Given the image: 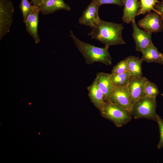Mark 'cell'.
<instances>
[{
    "label": "cell",
    "mask_w": 163,
    "mask_h": 163,
    "mask_svg": "<svg viewBox=\"0 0 163 163\" xmlns=\"http://www.w3.org/2000/svg\"><path fill=\"white\" fill-rule=\"evenodd\" d=\"M110 75L111 74L99 72L96 77L99 86L104 94L105 101L110 100L114 87L110 80Z\"/></svg>",
    "instance_id": "obj_15"
},
{
    "label": "cell",
    "mask_w": 163,
    "mask_h": 163,
    "mask_svg": "<svg viewBox=\"0 0 163 163\" xmlns=\"http://www.w3.org/2000/svg\"><path fill=\"white\" fill-rule=\"evenodd\" d=\"M122 24L109 22L101 19L98 23L91 28L88 34L92 39H96L109 47L112 45L126 44L122 37Z\"/></svg>",
    "instance_id": "obj_1"
},
{
    "label": "cell",
    "mask_w": 163,
    "mask_h": 163,
    "mask_svg": "<svg viewBox=\"0 0 163 163\" xmlns=\"http://www.w3.org/2000/svg\"><path fill=\"white\" fill-rule=\"evenodd\" d=\"M109 101L131 112L133 105L127 86H114Z\"/></svg>",
    "instance_id": "obj_9"
},
{
    "label": "cell",
    "mask_w": 163,
    "mask_h": 163,
    "mask_svg": "<svg viewBox=\"0 0 163 163\" xmlns=\"http://www.w3.org/2000/svg\"><path fill=\"white\" fill-rule=\"evenodd\" d=\"M156 121L158 124L160 134L159 141L157 148L160 149L163 148V120L157 114Z\"/></svg>",
    "instance_id": "obj_23"
},
{
    "label": "cell",
    "mask_w": 163,
    "mask_h": 163,
    "mask_svg": "<svg viewBox=\"0 0 163 163\" xmlns=\"http://www.w3.org/2000/svg\"><path fill=\"white\" fill-rule=\"evenodd\" d=\"M148 80L146 78L142 76H130L127 87L133 105L138 100L145 97L144 88L145 85Z\"/></svg>",
    "instance_id": "obj_7"
},
{
    "label": "cell",
    "mask_w": 163,
    "mask_h": 163,
    "mask_svg": "<svg viewBox=\"0 0 163 163\" xmlns=\"http://www.w3.org/2000/svg\"><path fill=\"white\" fill-rule=\"evenodd\" d=\"M100 6L103 4H112L122 6L123 5L122 0H95Z\"/></svg>",
    "instance_id": "obj_24"
},
{
    "label": "cell",
    "mask_w": 163,
    "mask_h": 163,
    "mask_svg": "<svg viewBox=\"0 0 163 163\" xmlns=\"http://www.w3.org/2000/svg\"><path fill=\"white\" fill-rule=\"evenodd\" d=\"M130 75L128 72L116 75L111 74L110 80L114 86H127Z\"/></svg>",
    "instance_id": "obj_19"
},
{
    "label": "cell",
    "mask_w": 163,
    "mask_h": 163,
    "mask_svg": "<svg viewBox=\"0 0 163 163\" xmlns=\"http://www.w3.org/2000/svg\"><path fill=\"white\" fill-rule=\"evenodd\" d=\"M31 2H29L28 0H21L19 8L22 13L24 22L27 18L32 11L34 6L32 5Z\"/></svg>",
    "instance_id": "obj_20"
},
{
    "label": "cell",
    "mask_w": 163,
    "mask_h": 163,
    "mask_svg": "<svg viewBox=\"0 0 163 163\" xmlns=\"http://www.w3.org/2000/svg\"><path fill=\"white\" fill-rule=\"evenodd\" d=\"M37 6L43 15L51 14L61 10L67 11L71 10L70 7L63 0H44Z\"/></svg>",
    "instance_id": "obj_11"
},
{
    "label": "cell",
    "mask_w": 163,
    "mask_h": 163,
    "mask_svg": "<svg viewBox=\"0 0 163 163\" xmlns=\"http://www.w3.org/2000/svg\"><path fill=\"white\" fill-rule=\"evenodd\" d=\"M40 12L37 7L34 6L32 11L24 22L27 31L33 38L36 43H38L40 40L38 32V16Z\"/></svg>",
    "instance_id": "obj_12"
},
{
    "label": "cell",
    "mask_w": 163,
    "mask_h": 163,
    "mask_svg": "<svg viewBox=\"0 0 163 163\" xmlns=\"http://www.w3.org/2000/svg\"><path fill=\"white\" fill-rule=\"evenodd\" d=\"M160 15L155 12H148L137 23L138 26L144 30L152 33L162 31L163 21Z\"/></svg>",
    "instance_id": "obj_6"
},
{
    "label": "cell",
    "mask_w": 163,
    "mask_h": 163,
    "mask_svg": "<svg viewBox=\"0 0 163 163\" xmlns=\"http://www.w3.org/2000/svg\"><path fill=\"white\" fill-rule=\"evenodd\" d=\"M14 8L9 0H0V40L8 33L13 22Z\"/></svg>",
    "instance_id": "obj_5"
},
{
    "label": "cell",
    "mask_w": 163,
    "mask_h": 163,
    "mask_svg": "<svg viewBox=\"0 0 163 163\" xmlns=\"http://www.w3.org/2000/svg\"><path fill=\"white\" fill-rule=\"evenodd\" d=\"M133 30V38L135 43V50L142 52L145 48L152 44V33L143 30L139 28L136 22L131 23Z\"/></svg>",
    "instance_id": "obj_10"
},
{
    "label": "cell",
    "mask_w": 163,
    "mask_h": 163,
    "mask_svg": "<svg viewBox=\"0 0 163 163\" xmlns=\"http://www.w3.org/2000/svg\"><path fill=\"white\" fill-rule=\"evenodd\" d=\"M100 6L95 0H92L83 11L82 15L78 19L79 23L91 28L96 25L101 20L98 14Z\"/></svg>",
    "instance_id": "obj_8"
},
{
    "label": "cell",
    "mask_w": 163,
    "mask_h": 163,
    "mask_svg": "<svg viewBox=\"0 0 163 163\" xmlns=\"http://www.w3.org/2000/svg\"><path fill=\"white\" fill-rule=\"evenodd\" d=\"M31 3L35 6H37L42 3L44 0H31Z\"/></svg>",
    "instance_id": "obj_26"
},
{
    "label": "cell",
    "mask_w": 163,
    "mask_h": 163,
    "mask_svg": "<svg viewBox=\"0 0 163 163\" xmlns=\"http://www.w3.org/2000/svg\"><path fill=\"white\" fill-rule=\"evenodd\" d=\"M141 59L147 62H156L162 64L163 54L160 53L153 44L148 46L141 52Z\"/></svg>",
    "instance_id": "obj_16"
},
{
    "label": "cell",
    "mask_w": 163,
    "mask_h": 163,
    "mask_svg": "<svg viewBox=\"0 0 163 163\" xmlns=\"http://www.w3.org/2000/svg\"><path fill=\"white\" fill-rule=\"evenodd\" d=\"M124 6L122 20L127 24L135 22V18L140 6L138 0H122Z\"/></svg>",
    "instance_id": "obj_13"
},
{
    "label": "cell",
    "mask_w": 163,
    "mask_h": 163,
    "mask_svg": "<svg viewBox=\"0 0 163 163\" xmlns=\"http://www.w3.org/2000/svg\"><path fill=\"white\" fill-rule=\"evenodd\" d=\"M157 0H140V6L137 13V16L140 14H145L146 12H149L153 10L160 15L154 7L159 2Z\"/></svg>",
    "instance_id": "obj_18"
},
{
    "label": "cell",
    "mask_w": 163,
    "mask_h": 163,
    "mask_svg": "<svg viewBox=\"0 0 163 163\" xmlns=\"http://www.w3.org/2000/svg\"><path fill=\"white\" fill-rule=\"evenodd\" d=\"M70 36L80 52L84 56L86 63L91 65L99 62L106 66L112 64V59L108 50V47H99L80 40L70 30Z\"/></svg>",
    "instance_id": "obj_2"
},
{
    "label": "cell",
    "mask_w": 163,
    "mask_h": 163,
    "mask_svg": "<svg viewBox=\"0 0 163 163\" xmlns=\"http://www.w3.org/2000/svg\"><path fill=\"white\" fill-rule=\"evenodd\" d=\"M157 106L156 98L145 96L134 103L131 113L135 119L145 118L156 121Z\"/></svg>",
    "instance_id": "obj_4"
},
{
    "label": "cell",
    "mask_w": 163,
    "mask_h": 163,
    "mask_svg": "<svg viewBox=\"0 0 163 163\" xmlns=\"http://www.w3.org/2000/svg\"><path fill=\"white\" fill-rule=\"evenodd\" d=\"M162 2H163V0H161Z\"/></svg>",
    "instance_id": "obj_29"
},
{
    "label": "cell",
    "mask_w": 163,
    "mask_h": 163,
    "mask_svg": "<svg viewBox=\"0 0 163 163\" xmlns=\"http://www.w3.org/2000/svg\"><path fill=\"white\" fill-rule=\"evenodd\" d=\"M162 65H163V62H162Z\"/></svg>",
    "instance_id": "obj_28"
},
{
    "label": "cell",
    "mask_w": 163,
    "mask_h": 163,
    "mask_svg": "<svg viewBox=\"0 0 163 163\" xmlns=\"http://www.w3.org/2000/svg\"><path fill=\"white\" fill-rule=\"evenodd\" d=\"M88 95L91 102L99 110L102 107L105 101L104 94L100 89L96 78L92 84L87 87Z\"/></svg>",
    "instance_id": "obj_14"
},
{
    "label": "cell",
    "mask_w": 163,
    "mask_h": 163,
    "mask_svg": "<svg viewBox=\"0 0 163 163\" xmlns=\"http://www.w3.org/2000/svg\"><path fill=\"white\" fill-rule=\"evenodd\" d=\"M161 95L162 96H163V93L162 94H161Z\"/></svg>",
    "instance_id": "obj_27"
},
{
    "label": "cell",
    "mask_w": 163,
    "mask_h": 163,
    "mask_svg": "<svg viewBox=\"0 0 163 163\" xmlns=\"http://www.w3.org/2000/svg\"><path fill=\"white\" fill-rule=\"evenodd\" d=\"M154 8L160 14V15L163 21V2H159L154 7Z\"/></svg>",
    "instance_id": "obj_25"
},
{
    "label": "cell",
    "mask_w": 163,
    "mask_h": 163,
    "mask_svg": "<svg viewBox=\"0 0 163 163\" xmlns=\"http://www.w3.org/2000/svg\"><path fill=\"white\" fill-rule=\"evenodd\" d=\"M99 110L102 117L112 122L117 127L128 123L133 117L130 111L110 101H105Z\"/></svg>",
    "instance_id": "obj_3"
},
{
    "label": "cell",
    "mask_w": 163,
    "mask_h": 163,
    "mask_svg": "<svg viewBox=\"0 0 163 163\" xmlns=\"http://www.w3.org/2000/svg\"><path fill=\"white\" fill-rule=\"evenodd\" d=\"M144 91L145 96L150 97H156L159 94L157 86L154 83L148 80L144 87Z\"/></svg>",
    "instance_id": "obj_21"
},
{
    "label": "cell",
    "mask_w": 163,
    "mask_h": 163,
    "mask_svg": "<svg viewBox=\"0 0 163 163\" xmlns=\"http://www.w3.org/2000/svg\"><path fill=\"white\" fill-rule=\"evenodd\" d=\"M128 68V72L130 76L141 77L142 76V65L143 61L138 57L132 55L126 58Z\"/></svg>",
    "instance_id": "obj_17"
},
{
    "label": "cell",
    "mask_w": 163,
    "mask_h": 163,
    "mask_svg": "<svg viewBox=\"0 0 163 163\" xmlns=\"http://www.w3.org/2000/svg\"><path fill=\"white\" fill-rule=\"evenodd\" d=\"M128 72V68L126 58L118 62L115 66L111 71V74L116 75Z\"/></svg>",
    "instance_id": "obj_22"
}]
</instances>
